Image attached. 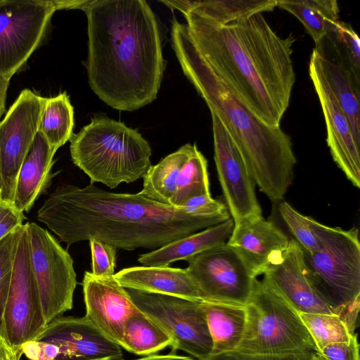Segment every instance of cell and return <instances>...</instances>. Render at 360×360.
Listing matches in <instances>:
<instances>
[{"label":"cell","mask_w":360,"mask_h":360,"mask_svg":"<svg viewBox=\"0 0 360 360\" xmlns=\"http://www.w3.org/2000/svg\"><path fill=\"white\" fill-rule=\"evenodd\" d=\"M262 274V280L298 314H334L306 278L302 248L292 238Z\"/></svg>","instance_id":"18"},{"label":"cell","mask_w":360,"mask_h":360,"mask_svg":"<svg viewBox=\"0 0 360 360\" xmlns=\"http://www.w3.org/2000/svg\"><path fill=\"white\" fill-rule=\"evenodd\" d=\"M322 72L349 122L360 144V75L345 60L330 39L325 36L313 49Z\"/></svg>","instance_id":"20"},{"label":"cell","mask_w":360,"mask_h":360,"mask_svg":"<svg viewBox=\"0 0 360 360\" xmlns=\"http://www.w3.org/2000/svg\"><path fill=\"white\" fill-rule=\"evenodd\" d=\"M39 290L33 274L27 224L15 252L11 285L3 314V335L12 348L22 352L46 326Z\"/></svg>","instance_id":"13"},{"label":"cell","mask_w":360,"mask_h":360,"mask_svg":"<svg viewBox=\"0 0 360 360\" xmlns=\"http://www.w3.org/2000/svg\"><path fill=\"white\" fill-rule=\"evenodd\" d=\"M47 98L25 89L0 121V202L13 205L18 175L38 132Z\"/></svg>","instance_id":"14"},{"label":"cell","mask_w":360,"mask_h":360,"mask_svg":"<svg viewBox=\"0 0 360 360\" xmlns=\"http://www.w3.org/2000/svg\"><path fill=\"white\" fill-rule=\"evenodd\" d=\"M319 249L302 250L304 273L309 283L352 333L360 303V243L359 230H344L313 221Z\"/></svg>","instance_id":"6"},{"label":"cell","mask_w":360,"mask_h":360,"mask_svg":"<svg viewBox=\"0 0 360 360\" xmlns=\"http://www.w3.org/2000/svg\"><path fill=\"white\" fill-rule=\"evenodd\" d=\"M230 217L229 211L175 207L94 184L58 186L37 212V219L68 246L95 238L129 251L156 250Z\"/></svg>","instance_id":"1"},{"label":"cell","mask_w":360,"mask_h":360,"mask_svg":"<svg viewBox=\"0 0 360 360\" xmlns=\"http://www.w3.org/2000/svg\"><path fill=\"white\" fill-rule=\"evenodd\" d=\"M136 360H195L191 357L186 356H179L175 354L167 355H149Z\"/></svg>","instance_id":"41"},{"label":"cell","mask_w":360,"mask_h":360,"mask_svg":"<svg viewBox=\"0 0 360 360\" xmlns=\"http://www.w3.org/2000/svg\"><path fill=\"white\" fill-rule=\"evenodd\" d=\"M204 195H210L207 161L193 144L189 157L178 176L176 190L170 205L181 207L186 200Z\"/></svg>","instance_id":"30"},{"label":"cell","mask_w":360,"mask_h":360,"mask_svg":"<svg viewBox=\"0 0 360 360\" xmlns=\"http://www.w3.org/2000/svg\"><path fill=\"white\" fill-rule=\"evenodd\" d=\"M23 225L16 228L0 240V332L3 335V314L13 269L18 241Z\"/></svg>","instance_id":"33"},{"label":"cell","mask_w":360,"mask_h":360,"mask_svg":"<svg viewBox=\"0 0 360 360\" xmlns=\"http://www.w3.org/2000/svg\"><path fill=\"white\" fill-rule=\"evenodd\" d=\"M278 209L293 240L302 250L309 253L316 251L319 243L313 229L314 219L300 213L285 201L280 203Z\"/></svg>","instance_id":"32"},{"label":"cell","mask_w":360,"mask_h":360,"mask_svg":"<svg viewBox=\"0 0 360 360\" xmlns=\"http://www.w3.org/2000/svg\"><path fill=\"white\" fill-rule=\"evenodd\" d=\"M56 150L40 132L37 133L17 178L13 205L18 210L29 212L48 188L56 175L52 174L51 169Z\"/></svg>","instance_id":"22"},{"label":"cell","mask_w":360,"mask_h":360,"mask_svg":"<svg viewBox=\"0 0 360 360\" xmlns=\"http://www.w3.org/2000/svg\"><path fill=\"white\" fill-rule=\"evenodd\" d=\"M30 360H122V347L85 316H60L22 347Z\"/></svg>","instance_id":"11"},{"label":"cell","mask_w":360,"mask_h":360,"mask_svg":"<svg viewBox=\"0 0 360 360\" xmlns=\"http://www.w3.org/2000/svg\"><path fill=\"white\" fill-rule=\"evenodd\" d=\"M234 226L231 217L224 222L175 240L151 252L139 255L143 266H169L179 261H188L195 255L226 242Z\"/></svg>","instance_id":"23"},{"label":"cell","mask_w":360,"mask_h":360,"mask_svg":"<svg viewBox=\"0 0 360 360\" xmlns=\"http://www.w3.org/2000/svg\"><path fill=\"white\" fill-rule=\"evenodd\" d=\"M160 2L172 10L182 13L194 11L221 25L254 14L272 11L277 7V0H165Z\"/></svg>","instance_id":"25"},{"label":"cell","mask_w":360,"mask_h":360,"mask_svg":"<svg viewBox=\"0 0 360 360\" xmlns=\"http://www.w3.org/2000/svg\"><path fill=\"white\" fill-rule=\"evenodd\" d=\"M113 277L127 289L202 301L186 269L169 266H132L119 271Z\"/></svg>","instance_id":"21"},{"label":"cell","mask_w":360,"mask_h":360,"mask_svg":"<svg viewBox=\"0 0 360 360\" xmlns=\"http://www.w3.org/2000/svg\"><path fill=\"white\" fill-rule=\"evenodd\" d=\"M25 219L24 213L13 205L0 202V240L16 228L23 225Z\"/></svg>","instance_id":"37"},{"label":"cell","mask_w":360,"mask_h":360,"mask_svg":"<svg viewBox=\"0 0 360 360\" xmlns=\"http://www.w3.org/2000/svg\"><path fill=\"white\" fill-rule=\"evenodd\" d=\"M187 262L202 301L245 306L257 276L235 248L226 242Z\"/></svg>","instance_id":"12"},{"label":"cell","mask_w":360,"mask_h":360,"mask_svg":"<svg viewBox=\"0 0 360 360\" xmlns=\"http://www.w3.org/2000/svg\"><path fill=\"white\" fill-rule=\"evenodd\" d=\"M277 7L295 15L315 44L332 32L340 20L335 0H277Z\"/></svg>","instance_id":"27"},{"label":"cell","mask_w":360,"mask_h":360,"mask_svg":"<svg viewBox=\"0 0 360 360\" xmlns=\"http://www.w3.org/2000/svg\"><path fill=\"white\" fill-rule=\"evenodd\" d=\"M311 356H262L233 350L212 354L205 360H309Z\"/></svg>","instance_id":"38"},{"label":"cell","mask_w":360,"mask_h":360,"mask_svg":"<svg viewBox=\"0 0 360 360\" xmlns=\"http://www.w3.org/2000/svg\"><path fill=\"white\" fill-rule=\"evenodd\" d=\"M309 360H316L314 358V354L310 357Z\"/></svg>","instance_id":"42"},{"label":"cell","mask_w":360,"mask_h":360,"mask_svg":"<svg viewBox=\"0 0 360 360\" xmlns=\"http://www.w3.org/2000/svg\"><path fill=\"white\" fill-rule=\"evenodd\" d=\"M214 158L219 181L229 214L234 222L250 216L261 215L255 183L236 143L226 129L211 112Z\"/></svg>","instance_id":"15"},{"label":"cell","mask_w":360,"mask_h":360,"mask_svg":"<svg viewBox=\"0 0 360 360\" xmlns=\"http://www.w3.org/2000/svg\"><path fill=\"white\" fill-rule=\"evenodd\" d=\"M26 224L32 269L48 324L72 309L77 274L69 252L46 229Z\"/></svg>","instance_id":"8"},{"label":"cell","mask_w":360,"mask_h":360,"mask_svg":"<svg viewBox=\"0 0 360 360\" xmlns=\"http://www.w3.org/2000/svg\"><path fill=\"white\" fill-rule=\"evenodd\" d=\"M10 80L0 76V120L6 112L7 91Z\"/></svg>","instance_id":"40"},{"label":"cell","mask_w":360,"mask_h":360,"mask_svg":"<svg viewBox=\"0 0 360 360\" xmlns=\"http://www.w3.org/2000/svg\"><path fill=\"white\" fill-rule=\"evenodd\" d=\"M240 352L262 356H310L317 352L299 314L263 280L257 279L245 304Z\"/></svg>","instance_id":"7"},{"label":"cell","mask_w":360,"mask_h":360,"mask_svg":"<svg viewBox=\"0 0 360 360\" xmlns=\"http://www.w3.org/2000/svg\"><path fill=\"white\" fill-rule=\"evenodd\" d=\"M74 110L65 91L48 98L38 131L49 145L58 150L73 135Z\"/></svg>","instance_id":"29"},{"label":"cell","mask_w":360,"mask_h":360,"mask_svg":"<svg viewBox=\"0 0 360 360\" xmlns=\"http://www.w3.org/2000/svg\"><path fill=\"white\" fill-rule=\"evenodd\" d=\"M56 1L0 0V76L11 80L43 41Z\"/></svg>","instance_id":"10"},{"label":"cell","mask_w":360,"mask_h":360,"mask_svg":"<svg viewBox=\"0 0 360 360\" xmlns=\"http://www.w3.org/2000/svg\"><path fill=\"white\" fill-rule=\"evenodd\" d=\"M326 36L341 57L360 75V41L350 24L339 20L335 29Z\"/></svg>","instance_id":"34"},{"label":"cell","mask_w":360,"mask_h":360,"mask_svg":"<svg viewBox=\"0 0 360 360\" xmlns=\"http://www.w3.org/2000/svg\"><path fill=\"white\" fill-rule=\"evenodd\" d=\"M314 358L316 360H360L357 334L354 333L349 341L326 345L314 354Z\"/></svg>","instance_id":"36"},{"label":"cell","mask_w":360,"mask_h":360,"mask_svg":"<svg viewBox=\"0 0 360 360\" xmlns=\"http://www.w3.org/2000/svg\"><path fill=\"white\" fill-rule=\"evenodd\" d=\"M183 14L200 53L238 100L280 127L295 81L294 36L278 35L262 13L224 25L194 11Z\"/></svg>","instance_id":"3"},{"label":"cell","mask_w":360,"mask_h":360,"mask_svg":"<svg viewBox=\"0 0 360 360\" xmlns=\"http://www.w3.org/2000/svg\"><path fill=\"white\" fill-rule=\"evenodd\" d=\"M290 240L278 227L261 214L234 222L226 243L242 255L258 276L284 252Z\"/></svg>","instance_id":"19"},{"label":"cell","mask_w":360,"mask_h":360,"mask_svg":"<svg viewBox=\"0 0 360 360\" xmlns=\"http://www.w3.org/2000/svg\"><path fill=\"white\" fill-rule=\"evenodd\" d=\"M85 317L106 338L122 346L127 320L139 311L113 276H94L85 271L82 281Z\"/></svg>","instance_id":"17"},{"label":"cell","mask_w":360,"mask_h":360,"mask_svg":"<svg viewBox=\"0 0 360 360\" xmlns=\"http://www.w3.org/2000/svg\"><path fill=\"white\" fill-rule=\"evenodd\" d=\"M135 305L172 339L173 352L184 351L205 360L212 354V341L201 301L127 289Z\"/></svg>","instance_id":"9"},{"label":"cell","mask_w":360,"mask_h":360,"mask_svg":"<svg viewBox=\"0 0 360 360\" xmlns=\"http://www.w3.org/2000/svg\"><path fill=\"white\" fill-rule=\"evenodd\" d=\"M70 141L73 163L90 179L115 188L146 175L151 148L137 130L105 116L93 117Z\"/></svg>","instance_id":"5"},{"label":"cell","mask_w":360,"mask_h":360,"mask_svg":"<svg viewBox=\"0 0 360 360\" xmlns=\"http://www.w3.org/2000/svg\"><path fill=\"white\" fill-rule=\"evenodd\" d=\"M22 353L14 350L0 332V360H20Z\"/></svg>","instance_id":"39"},{"label":"cell","mask_w":360,"mask_h":360,"mask_svg":"<svg viewBox=\"0 0 360 360\" xmlns=\"http://www.w3.org/2000/svg\"><path fill=\"white\" fill-rule=\"evenodd\" d=\"M89 241L91 255V274L98 278L113 276L115 274L117 249L95 238Z\"/></svg>","instance_id":"35"},{"label":"cell","mask_w":360,"mask_h":360,"mask_svg":"<svg viewBox=\"0 0 360 360\" xmlns=\"http://www.w3.org/2000/svg\"><path fill=\"white\" fill-rule=\"evenodd\" d=\"M309 73L323 110L331 155L351 183L359 188L360 144L354 137L348 119L330 88L314 51Z\"/></svg>","instance_id":"16"},{"label":"cell","mask_w":360,"mask_h":360,"mask_svg":"<svg viewBox=\"0 0 360 360\" xmlns=\"http://www.w3.org/2000/svg\"><path fill=\"white\" fill-rule=\"evenodd\" d=\"M193 147V144L186 143L151 165L143 178V188L139 193L151 200L170 205L176 190L178 176Z\"/></svg>","instance_id":"26"},{"label":"cell","mask_w":360,"mask_h":360,"mask_svg":"<svg viewBox=\"0 0 360 360\" xmlns=\"http://www.w3.org/2000/svg\"><path fill=\"white\" fill-rule=\"evenodd\" d=\"M212 341V354L233 351L245 330L246 312L242 305L201 301Z\"/></svg>","instance_id":"24"},{"label":"cell","mask_w":360,"mask_h":360,"mask_svg":"<svg viewBox=\"0 0 360 360\" xmlns=\"http://www.w3.org/2000/svg\"><path fill=\"white\" fill-rule=\"evenodd\" d=\"M171 344L168 334L141 311L127 320L121 346L125 350L146 356L170 347Z\"/></svg>","instance_id":"28"},{"label":"cell","mask_w":360,"mask_h":360,"mask_svg":"<svg viewBox=\"0 0 360 360\" xmlns=\"http://www.w3.org/2000/svg\"><path fill=\"white\" fill-rule=\"evenodd\" d=\"M86 61L91 90L120 111H134L157 97L165 63L156 16L145 0H87Z\"/></svg>","instance_id":"2"},{"label":"cell","mask_w":360,"mask_h":360,"mask_svg":"<svg viewBox=\"0 0 360 360\" xmlns=\"http://www.w3.org/2000/svg\"><path fill=\"white\" fill-rule=\"evenodd\" d=\"M299 316L312 338L317 352L328 345L349 341L354 334L336 314L300 313Z\"/></svg>","instance_id":"31"},{"label":"cell","mask_w":360,"mask_h":360,"mask_svg":"<svg viewBox=\"0 0 360 360\" xmlns=\"http://www.w3.org/2000/svg\"><path fill=\"white\" fill-rule=\"evenodd\" d=\"M171 41L184 75L226 129L255 184L271 200H283L297 162L290 136L238 100L201 56L186 24L174 20Z\"/></svg>","instance_id":"4"}]
</instances>
